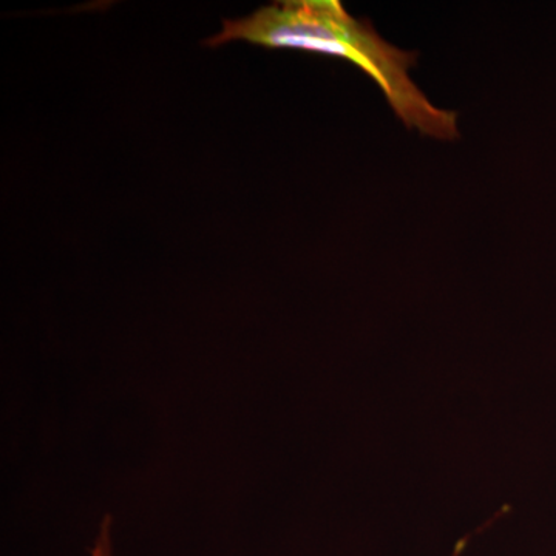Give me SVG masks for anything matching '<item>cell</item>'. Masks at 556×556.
Wrapping results in <instances>:
<instances>
[{
	"instance_id": "2",
	"label": "cell",
	"mask_w": 556,
	"mask_h": 556,
	"mask_svg": "<svg viewBox=\"0 0 556 556\" xmlns=\"http://www.w3.org/2000/svg\"><path fill=\"white\" fill-rule=\"evenodd\" d=\"M91 556H113L112 517L110 515H105L102 519L100 533H98L94 546L91 548Z\"/></svg>"
},
{
	"instance_id": "1",
	"label": "cell",
	"mask_w": 556,
	"mask_h": 556,
	"mask_svg": "<svg viewBox=\"0 0 556 556\" xmlns=\"http://www.w3.org/2000/svg\"><path fill=\"white\" fill-rule=\"evenodd\" d=\"M232 40L351 62L378 84L408 129L441 141L459 137L456 112L431 104L409 78L416 53L380 38L368 21L351 16L339 0H283L263 7L243 20L223 22V30L206 40V46L219 47Z\"/></svg>"
}]
</instances>
